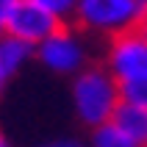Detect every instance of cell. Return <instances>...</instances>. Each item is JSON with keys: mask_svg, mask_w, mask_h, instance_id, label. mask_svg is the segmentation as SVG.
<instances>
[{"mask_svg": "<svg viewBox=\"0 0 147 147\" xmlns=\"http://www.w3.org/2000/svg\"><path fill=\"white\" fill-rule=\"evenodd\" d=\"M72 103H75L78 119L94 131V128L108 125L114 119L117 108L122 103V92L106 67H89V69H81L75 75Z\"/></svg>", "mask_w": 147, "mask_h": 147, "instance_id": "obj_1", "label": "cell"}, {"mask_svg": "<svg viewBox=\"0 0 147 147\" xmlns=\"http://www.w3.org/2000/svg\"><path fill=\"white\" fill-rule=\"evenodd\" d=\"M75 20L86 31L108 33V36L142 28L139 0H78Z\"/></svg>", "mask_w": 147, "mask_h": 147, "instance_id": "obj_2", "label": "cell"}, {"mask_svg": "<svg viewBox=\"0 0 147 147\" xmlns=\"http://www.w3.org/2000/svg\"><path fill=\"white\" fill-rule=\"evenodd\" d=\"M106 69L114 75V81L119 86L147 78V36L142 28L119 33L111 39Z\"/></svg>", "mask_w": 147, "mask_h": 147, "instance_id": "obj_3", "label": "cell"}, {"mask_svg": "<svg viewBox=\"0 0 147 147\" xmlns=\"http://www.w3.org/2000/svg\"><path fill=\"white\" fill-rule=\"evenodd\" d=\"M36 56L50 72L58 75H69V72H81L83 61H86V47L78 39V33L69 28H58L50 39H45L36 47Z\"/></svg>", "mask_w": 147, "mask_h": 147, "instance_id": "obj_4", "label": "cell"}, {"mask_svg": "<svg viewBox=\"0 0 147 147\" xmlns=\"http://www.w3.org/2000/svg\"><path fill=\"white\" fill-rule=\"evenodd\" d=\"M58 28H64V22L56 14H50L47 8H42L33 0H22L20 8H17V14H14V20H11V25H8V33L17 36V39H22V42H28L31 47H39L42 42L50 39Z\"/></svg>", "mask_w": 147, "mask_h": 147, "instance_id": "obj_5", "label": "cell"}, {"mask_svg": "<svg viewBox=\"0 0 147 147\" xmlns=\"http://www.w3.org/2000/svg\"><path fill=\"white\" fill-rule=\"evenodd\" d=\"M33 50L36 47H31L28 42L17 39L11 33L0 36V92L6 89V83L25 67V61L33 56Z\"/></svg>", "mask_w": 147, "mask_h": 147, "instance_id": "obj_6", "label": "cell"}, {"mask_svg": "<svg viewBox=\"0 0 147 147\" xmlns=\"http://www.w3.org/2000/svg\"><path fill=\"white\" fill-rule=\"evenodd\" d=\"M111 122L128 136L136 147H147V108L133 103H119Z\"/></svg>", "mask_w": 147, "mask_h": 147, "instance_id": "obj_7", "label": "cell"}, {"mask_svg": "<svg viewBox=\"0 0 147 147\" xmlns=\"http://www.w3.org/2000/svg\"><path fill=\"white\" fill-rule=\"evenodd\" d=\"M89 147H136V144H133V142L128 139V136H125V133L119 131L114 122H108V125L94 128Z\"/></svg>", "mask_w": 147, "mask_h": 147, "instance_id": "obj_8", "label": "cell"}, {"mask_svg": "<svg viewBox=\"0 0 147 147\" xmlns=\"http://www.w3.org/2000/svg\"><path fill=\"white\" fill-rule=\"evenodd\" d=\"M119 92H122V103H133V106L147 108V78L125 83V86H119Z\"/></svg>", "mask_w": 147, "mask_h": 147, "instance_id": "obj_9", "label": "cell"}, {"mask_svg": "<svg viewBox=\"0 0 147 147\" xmlns=\"http://www.w3.org/2000/svg\"><path fill=\"white\" fill-rule=\"evenodd\" d=\"M33 3H39L42 8H47L50 14H56L61 22L67 17H75V11H78V0H33Z\"/></svg>", "mask_w": 147, "mask_h": 147, "instance_id": "obj_10", "label": "cell"}, {"mask_svg": "<svg viewBox=\"0 0 147 147\" xmlns=\"http://www.w3.org/2000/svg\"><path fill=\"white\" fill-rule=\"evenodd\" d=\"M20 3H22V0H0V36L8 33V25H11V20H14Z\"/></svg>", "mask_w": 147, "mask_h": 147, "instance_id": "obj_11", "label": "cell"}, {"mask_svg": "<svg viewBox=\"0 0 147 147\" xmlns=\"http://www.w3.org/2000/svg\"><path fill=\"white\" fill-rule=\"evenodd\" d=\"M42 147H89V144H83L78 139H53V142H47V144H42Z\"/></svg>", "mask_w": 147, "mask_h": 147, "instance_id": "obj_12", "label": "cell"}, {"mask_svg": "<svg viewBox=\"0 0 147 147\" xmlns=\"http://www.w3.org/2000/svg\"><path fill=\"white\" fill-rule=\"evenodd\" d=\"M0 147H11V142H8L6 136H0Z\"/></svg>", "mask_w": 147, "mask_h": 147, "instance_id": "obj_13", "label": "cell"}, {"mask_svg": "<svg viewBox=\"0 0 147 147\" xmlns=\"http://www.w3.org/2000/svg\"><path fill=\"white\" fill-rule=\"evenodd\" d=\"M142 31H144V36H147V22H144V25H142Z\"/></svg>", "mask_w": 147, "mask_h": 147, "instance_id": "obj_14", "label": "cell"}]
</instances>
